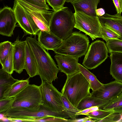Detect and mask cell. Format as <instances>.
Instances as JSON below:
<instances>
[{
	"label": "cell",
	"instance_id": "3",
	"mask_svg": "<svg viewBox=\"0 0 122 122\" xmlns=\"http://www.w3.org/2000/svg\"><path fill=\"white\" fill-rule=\"evenodd\" d=\"M74 14L68 7L53 12L49 28L51 32L62 40L71 35L75 24Z\"/></svg>",
	"mask_w": 122,
	"mask_h": 122
},
{
	"label": "cell",
	"instance_id": "34",
	"mask_svg": "<svg viewBox=\"0 0 122 122\" xmlns=\"http://www.w3.org/2000/svg\"><path fill=\"white\" fill-rule=\"evenodd\" d=\"M48 5L54 11H56L63 8L66 0H46Z\"/></svg>",
	"mask_w": 122,
	"mask_h": 122
},
{
	"label": "cell",
	"instance_id": "39",
	"mask_svg": "<svg viewBox=\"0 0 122 122\" xmlns=\"http://www.w3.org/2000/svg\"><path fill=\"white\" fill-rule=\"evenodd\" d=\"M96 13L97 15L98 16H102L105 14L104 10L102 8H100L97 9Z\"/></svg>",
	"mask_w": 122,
	"mask_h": 122
},
{
	"label": "cell",
	"instance_id": "9",
	"mask_svg": "<svg viewBox=\"0 0 122 122\" xmlns=\"http://www.w3.org/2000/svg\"><path fill=\"white\" fill-rule=\"evenodd\" d=\"M74 28L89 35L92 40L100 38L101 24L98 16L87 15L81 11H75Z\"/></svg>",
	"mask_w": 122,
	"mask_h": 122
},
{
	"label": "cell",
	"instance_id": "21",
	"mask_svg": "<svg viewBox=\"0 0 122 122\" xmlns=\"http://www.w3.org/2000/svg\"><path fill=\"white\" fill-rule=\"evenodd\" d=\"M109 101L92 97L88 96L83 99L78 104L77 108L82 111L92 107L97 106L103 109L104 106Z\"/></svg>",
	"mask_w": 122,
	"mask_h": 122
},
{
	"label": "cell",
	"instance_id": "17",
	"mask_svg": "<svg viewBox=\"0 0 122 122\" xmlns=\"http://www.w3.org/2000/svg\"><path fill=\"white\" fill-rule=\"evenodd\" d=\"M37 35L38 41L47 51H53L58 48L63 41L51 32L50 33L45 31L40 30Z\"/></svg>",
	"mask_w": 122,
	"mask_h": 122
},
{
	"label": "cell",
	"instance_id": "31",
	"mask_svg": "<svg viewBox=\"0 0 122 122\" xmlns=\"http://www.w3.org/2000/svg\"><path fill=\"white\" fill-rule=\"evenodd\" d=\"M61 99L63 106L66 109L76 118L78 116L76 115L77 113L80 111L74 106L64 96L62 95Z\"/></svg>",
	"mask_w": 122,
	"mask_h": 122
},
{
	"label": "cell",
	"instance_id": "23",
	"mask_svg": "<svg viewBox=\"0 0 122 122\" xmlns=\"http://www.w3.org/2000/svg\"><path fill=\"white\" fill-rule=\"evenodd\" d=\"M30 77H29L25 80H19L11 85L4 92L2 99L7 97H15L29 84V79Z\"/></svg>",
	"mask_w": 122,
	"mask_h": 122
},
{
	"label": "cell",
	"instance_id": "8",
	"mask_svg": "<svg viewBox=\"0 0 122 122\" xmlns=\"http://www.w3.org/2000/svg\"><path fill=\"white\" fill-rule=\"evenodd\" d=\"M108 50L103 41L97 40L91 43L85 55L82 64L88 69L96 68L109 56Z\"/></svg>",
	"mask_w": 122,
	"mask_h": 122
},
{
	"label": "cell",
	"instance_id": "4",
	"mask_svg": "<svg viewBox=\"0 0 122 122\" xmlns=\"http://www.w3.org/2000/svg\"><path fill=\"white\" fill-rule=\"evenodd\" d=\"M88 37L80 32H75L66 39L58 48L53 51L55 53L79 58L85 55L89 46Z\"/></svg>",
	"mask_w": 122,
	"mask_h": 122
},
{
	"label": "cell",
	"instance_id": "1",
	"mask_svg": "<svg viewBox=\"0 0 122 122\" xmlns=\"http://www.w3.org/2000/svg\"><path fill=\"white\" fill-rule=\"evenodd\" d=\"M36 35L34 37L32 35L27 36L25 40L35 57L41 80L52 83L58 78L57 74L60 70L48 52L37 40Z\"/></svg>",
	"mask_w": 122,
	"mask_h": 122
},
{
	"label": "cell",
	"instance_id": "19",
	"mask_svg": "<svg viewBox=\"0 0 122 122\" xmlns=\"http://www.w3.org/2000/svg\"><path fill=\"white\" fill-rule=\"evenodd\" d=\"M24 69L30 77L39 75L35 57L29 44L26 41Z\"/></svg>",
	"mask_w": 122,
	"mask_h": 122
},
{
	"label": "cell",
	"instance_id": "26",
	"mask_svg": "<svg viewBox=\"0 0 122 122\" xmlns=\"http://www.w3.org/2000/svg\"><path fill=\"white\" fill-rule=\"evenodd\" d=\"M13 44V43H12ZM13 46L12 45L9 52L3 64L2 65V69L5 71L12 74L14 71L13 65Z\"/></svg>",
	"mask_w": 122,
	"mask_h": 122
},
{
	"label": "cell",
	"instance_id": "25",
	"mask_svg": "<svg viewBox=\"0 0 122 122\" xmlns=\"http://www.w3.org/2000/svg\"><path fill=\"white\" fill-rule=\"evenodd\" d=\"M106 42L109 53H122V40L118 39H111Z\"/></svg>",
	"mask_w": 122,
	"mask_h": 122
},
{
	"label": "cell",
	"instance_id": "20",
	"mask_svg": "<svg viewBox=\"0 0 122 122\" xmlns=\"http://www.w3.org/2000/svg\"><path fill=\"white\" fill-rule=\"evenodd\" d=\"M110 73L115 80L122 83V53H110Z\"/></svg>",
	"mask_w": 122,
	"mask_h": 122
},
{
	"label": "cell",
	"instance_id": "24",
	"mask_svg": "<svg viewBox=\"0 0 122 122\" xmlns=\"http://www.w3.org/2000/svg\"><path fill=\"white\" fill-rule=\"evenodd\" d=\"M103 109L122 114V92L109 101Z\"/></svg>",
	"mask_w": 122,
	"mask_h": 122
},
{
	"label": "cell",
	"instance_id": "36",
	"mask_svg": "<svg viewBox=\"0 0 122 122\" xmlns=\"http://www.w3.org/2000/svg\"><path fill=\"white\" fill-rule=\"evenodd\" d=\"M99 109V107L98 106H94L80 111L77 113L76 115L78 116L81 115H86L90 112L98 110Z\"/></svg>",
	"mask_w": 122,
	"mask_h": 122
},
{
	"label": "cell",
	"instance_id": "12",
	"mask_svg": "<svg viewBox=\"0 0 122 122\" xmlns=\"http://www.w3.org/2000/svg\"><path fill=\"white\" fill-rule=\"evenodd\" d=\"M17 23L13 9L6 6L0 10V34L11 37Z\"/></svg>",
	"mask_w": 122,
	"mask_h": 122
},
{
	"label": "cell",
	"instance_id": "30",
	"mask_svg": "<svg viewBox=\"0 0 122 122\" xmlns=\"http://www.w3.org/2000/svg\"><path fill=\"white\" fill-rule=\"evenodd\" d=\"M112 112L100 109L98 110L90 112L86 115L91 117L94 120H98L103 119Z\"/></svg>",
	"mask_w": 122,
	"mask_h": 122
},
{
	"label": "cell",
	"instance_id": "15",
	"mask_svg": "<svg viewBox=\"0 0 122 122\" xmlns=\"http://www.w3.org/2000/svg\"><path fill=\"white\" fill-rule=\"evenodd\" d=\"M26 43L25 40H20L18 36L13 43L14 70L19 74L24 69Z\"/></svg>",
	"mask_w": 122,
	"mask_h": 122
},
{
	"label": "cell",
	"instance_id": "40",
	"mask_svg": "<svg viewBox=\"0 0 122 122\" xmlns=\"http://www.w3.org/2000/svg\"><path fill=\"white\" fill-rule=\"evenodd\" d=\"M74 0H66V2L68 3L71 2Z\"/></svg>",
	"mask_w": 122,
	"mask_h": 122
},
{
	"label": "cell",
	"instance_id": "10",
	"mask_svg": "<svg viewBox=\"0 0 122 122\" xmlns=\"http://www.w3.org/2000/svg\"><path fill=\"white\" fill-rule=\"evenodd\" d=\"M12 9L17 22L24 32V36L37 35L40 30L27 10L16 0Z\"/></svg>",
	"mask_w": 122,
	"mask_h": 122
},
{
	"label": "cell",
	"instance_id": "5",
	"mask_svg": "<svg viewBox=\"0 0 122 122\" xmlns=\"http://www.w3.org/2000/svg\"><path fill=\"white\" fill-rule=\"evenodd\" d=\"M6 117L19 119L38 118L49 117L72 118L73 115L67 110L61 112L53 111L41 104L37 109L21 107H11L2 113Z\"/></svg>",
	"mask_w": 122,
	"mask_h": 122
},
{
	"label": "cell",
	"instance_id": "22",
	"mask_svg": "<svg viewBox=\"0 0 122 122\" xmlns=\"http://www.w3.org/2000/svg\"><path fill=\"white\" fill-rule=\"evenodd\" d=\"M80 71L90 85V88L92 91H96L101 87L103 84L101 82L93 73L80 64H78Z\"/></svg>",
	"mask_w": 122,
	"mask_h": 122
},
{
	"label": "cell",
	"instance_id": "33",
	"mask_svg": "<svg viewBox=\"0 0 122 122\" xmlns=\"http://www.w3.org/2000/svg\"><path fill=\"white\" fill-rule=\"evenodd\" d=\"M14 99L15 97H9L0 100V113H3L11 107Z\"/></svg>",
	"mask_w": 122,
	"mask_h": 122
},
{
	"label": "cell",
	"instance_id": "16",
	"mask_svg": "<svg viewBox=\"0 0 122 122\" xmlns=\"http://www.w3.org/2000/svg\"><path fill=\"white\" fill-rule=\"evenodd\" d=\"M98 17L101 24L116 33L120 36V39L122 40V16L121 14L117 13L112 15L106 13L102 16Z\"/></svg>",
	"mask_w": 122,
	"mask_h": 122
},
{
	"label": "cell",
	"instance_id": "32",
	"mask_svg": "<svg viewBox=\"0 0 122 122\" xmlns=\"http://www.w3.org/2000/svg\"><path fill=\"white\" fill-rule=\"evenodd\" d=\"M96 122H122V114L113 112L103 119L95 120Z\"/></svg>",
	"mask_w": 122,
	"mask_h": 122
},
{
	"label": "cell",
	"instance_id": "35",
	"mask_svg": "<svg viewBox=\"0 0 122 122\" xmlns=\"http://www.w3.org/2000/svg\"><path fill=\"white\" fill-rule=\"evenodd\" d=\"M24 0L33 5L38 9L46 11H48L50 10L48 5L45 4L42 0Z\"/></svg>",
	"mask_w": 122,
	"mask_h": 122
},
{
	"label": "cell",
	"instance_id": "29",
	"mask_svg": "<svg viewBox=\"0 0 122 122\" xmlns=\"http://www.w3.org/2000/svg\"><path fill=\"white\" fill-rule=\"evenodd\" d=\"M12 43L9 41L1 42L0 43V63L2 65L8 56Z\"/></svg>",
	"mask_w": 122,
	"mask_h": 122
},
{
	"label": "cell",
	"instance_id": "7",
	"mask_svg": "<svg viewBox=\"0 0 122 122\" xmlns=\"http://www.w3.org/2000/svg\"><path fill=\"white\" fill-rule=\"evenodd\" d=\"M40 86L42 95L41 104L56 112L67 110L64 107L61 100V92L53 86L52 83L41 80Z\"/></svg>",
	"mask_w": 122,
	"mask_h": 122
},
{
	"label": "cell",
	"instance_id": "2",
	"mask_svg": "<svg viewBox=\"0 0 122 122\" xmlns=\"http://www.w3.org/2000/svg\"><path fill=\"white\" fill-rule=\"evenodd\" d=\"M90 89L89 83L79 71L72 75L67 76L61 92L77 108L83 99L91 96Z\"/></svg>",
	"mask_w": 122,
	"mask_h": 122
},
{
	"label": "cell",
	"instance_id": "28",
	"mask_svg": "<svg viewBox=\"0 0 122 122\" xmlns=\"http://www.w3.org/2000/svg\"><path fill=\"white\" fill-rule=\"evenodd\" d=\"M19 80L14 78L11 74L4 71L2 68L0 70V86H11Z\"/></svg>",
	"mask_w": 122,
	"mask_h": 122
},
{
	"label": "cell",
	"instance_id": "41",
	"mask_svg": "<svg viewBox=\"0 0 122 122\" xmlns=\"http://www.w3.org/2000/svg\"><path fill=\"white\" fill-rule=\"evenodd\" d=\"M43 2L45 4H46V0H42Z\"/></svg>",
	"mask_w": 122,
	"mask_h": 122
},
{
	"label": "cell",
	"instance_id": "37",
	"mask_svg": "<svg viewBox=\"0 0 122 122\" xmlns=\"http://www.w3.org/2000/svg\"><path fill=\"white\" fill-rule=\"evenodd\" d=\"M115 6L117 13L121 14L122 12V0H112Z\"/></svg>",
	"mask_w": 122,
	"mask_h": 122
},
{
	"label": "cell",
	"instance_id": "14",
	"mask_svg": "<svg viewBox=\"0 0 122 122\" xmlns=\"http://www.w3.org/2000/svg\"><path fill=\"white\" fill-rule=\"evenodd\" d=\"M54 57L59 70L66 76L72 75L79 71V58L58 54H56Z\"/></svg>",
	"mask_w": 122,
	"mask_h": 122
},
{
	"label": "cell",
	"instance_id": "13",
	"mask_svg": "<svg viewBox=\"0 0 122 122\" xmlns=\"http://www.w3.org/2000/svg\"><path fill=\"white\" fill-rule=\"evenodd\" d=\"M122 92V83L115 80L103 86L98 90L92 91L91 96L109 101Z\"/></svg>",
	"mask_w": 122,
	"mask_h": 122
},
{
	"label": "cell",
	"instance_id": "38",
	"mask_svg": "<svg viewBox=\"0 0 122 122\" xmlns=\"http://www.w3.org/2000/svg\"><path fill=\"white\" fill-rule=\"evenodd\" d=\"M91 118H92L87 116L86 117L82 118L79 119H76V118L74 119H70V122H86L87 120Z\"/></svg>",
	"mask_w": 122,
	"mask_h": 122
},
{
	"label": "cell",
	"instance_id": "11",
	"mask_svg": "<svg viewBox=\"0 0 122 122\" xmlns=\"http://www.w3.org/2000/svg\"><path fill=\"white\" fill-rule=\"evenodd\" d=\"M28 11L40 30L51 33L49 26L53 12L36 8L24 0H16Z\"/></svg>",
	"mask_w": 122,
	"mask_h": 122
},
{
	"label": "cell",
	"instance_id": "6",
	"mask_svg": "<svg viewBox=\"0 0 122 122\" xmlns=\"http://www.w3.org/2000/svg\"><path fill=\"white\" fill-rule=\"evenodd\" d=\"M42 100L40 86L29 84L15 96L11 107L37 109L41 104Z\"/></svg>",
	"mask_w": 122,
	"mask_h": 122
},
{
	"label": "cell",
	"instance_id": "18",
	"mask_svg": "<svg viewBox=\"0 0 122 122\" xmlns=\"http://www.w3.org/2000/svg\"><path fill=\"white\" fill-rule=\"evenodd\" d=\"M100 0H74L71 3L75 11L82 12L91 16H98L96 10Z\"/></svg>",
	"mask_w": 122,
	"mask_h": 122
},
{
	"label": "cell",
	"instance_id": "27",
	"mask_svg": "<svg viewBox=\"0 0 122 122\" xmlns=\"http://www.w3.org/2000/svg\"><path fill=\"white\" fill-rule=\"evenodd\" d=\"M100 34V38L103 39L106 42L111 39H120V36L117 34L101 24Z\"/></svg>",
	"mask_w": 122,
	"mask_h": 122
}]
</instances>
